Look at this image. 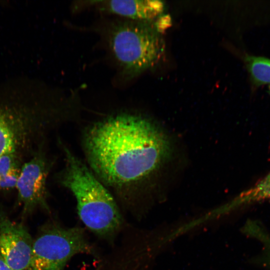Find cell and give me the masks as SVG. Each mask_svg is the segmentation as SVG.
<instances>
[{
  "label": "cell",
  "instance_id": "obj_1",
  "mask_svg": "<svg viewBox=\"0 0 270 270\" xmlns=\"http://www.w3.org/2000/svg\"><path fill=\"white\" fill-rule=\"evenodd\" d=\"M84 140L93 171L112 186L144 178L170 152V142L160 128L136 114H120L98 122L88 130Z\"/></svg>",
  "mask_w": 270,
  "mask_h": 270
},
{
  "label": "cell",
  "instance_id": "obj_2",
  "mask_svg": "<svg viewBox=\"0 0 270 270\" xmlns=\"http://www.w3.org/2000/svg\"><path fill=\"white\" fill-rule=\"evenodd\" d=\"M64 150L66 165L60 181L75 196L80 218L98 236L112 238L122 223L116 204L87 166L66 148Z\"/></svg>",
  "mask_w": 270,
  "mask_h": 270
},
{
  "label": "cell",
  "instance_id": "obj_3",
  "mask_svg": "<svg viewBox=\"0 0 270 270\" xmlns=\"http://www.w3.org/2000/svg\"><path fill=\"white\" fill-rule=\"evenodd\" d=\"M18 96H0V156L16 152L28 159L43 145L54 120L36 100Z\"/></svg>",
  "mask_w": 270,
  "mask_h": 270
},
{
  "label": "cell",
  "instance_id": "obj_4",
  "mask_svg": "<svg viewBox=\"0 0 270 270\" xmlns=\"http://www.w3.org/2000/svg\"><path fill=\"white\" fill-rule=\"evenodd\" d=\"M109 41L116 60L128 78L156 64L164 52L159 32L147 22H116L111 29Z\"/></svg>",
  "mask_w": 270,
  "mask_h": 270
},
{
  "label": "cell",
  "instance_id": "obj_5",
  "mask_svg": "<svg viewBox=\"0 0 270 270\" xmlns=\"http://www.w3.org/2000/svg\"><path fill=\"white\" fill-rule=\"evenodd\" d=\"M94 253L82 229L51 224L34 240L28 270H64L74 255Z\"/></svg>",
  "mask_w": 270,
  "mask_h": 270
},
{
  "label": "cell",
  "instance_id": "obj_6",
  "mask_svg": "<svg viewBox=\"0 0 270 270\" xmlns=\"http://www.w3.org/2000/svg\"><path fill=\"white\" fill-rule=\"evenodd\" d=\"M50 168L43 146L22 164L16 190L18 201L22 206L23 216L38 208L49 210L46 202V180Z\"/></svg>",
  "mask_w": 270,
  "mask_h": 270
},
{
  "label": "cell",
  "instance_id": "obj_7",
  "mask_svg": "<svg viewBox=\"0 0 270 270\" xmlns=\"http://www.w3.org/2000/svg\"><path fill=\"white\" fill-rule=\"evenodd\" d=\"M34 240L24 226L0 208V254L14 270H28Z\"/></svg>",
  "mask_w": 270,
  "mask_h": 270
},
{
  "label": "cell",
  "instance_id": "obj_8",
  "mask_svg": "<svg viewBox=\"0 0 270 270\" xmlns=\"http://www.w3.org/2000/svg\"><path fill=\"white\" fill-rule=\"evenodd\" d=\"M108 12L136 21L147 22L160 16L164 4L159 0H114L107 2Z\"/></svg>",
  "mask_w": 270,
  "mask_h": 270
},
{
  "label": "cell",
  "instance_id": "obj_9",
  "mask_svg": "<svg viewBox=\"0 0 270 270\" xmlns=\"http://www.w3.org/2000/svg\"><path fill=\"white\" fill-rule=\"evenodd\" d=\"M245 62L252 84L256 86L270 84V59L246 55Z\"/></svg>",
  "mask_w": 270,
  "mask_h": 270
},
{
  "label": "cell",
  "instance_id": "obj_10",
  "mask_svg": "<svg viewBox=\"0 0 270 270\" xmlns=\"http://www.w3.org/2000/svg\"><path fill=\"white\" fill-rule=\"evenodd\" d=\"M270 200V172L254 186L243 193L238 200L252 202Z\"/></svg>",
  "mask_w": 270,
  "mask_h": 270
},
{
  "label": "cell",
  "instance_id": "obj_11",
  "mask_svg": "<svg viewBox=\"0 0 270 270\" xmlns=\"http://www.w3.org/2000/svg\"><path fill=\"white\" fill-rule=\"evenodd\" d=\"M26 158L16 152H7L0 156V178L5 176L12 172L20 169L26 161Z\"/></svg>",
  "mask_w": 270,
  "mask_h": 270
},
{
  "label": "cell",
  "instance_id": "obj_12",
  "mask_svg": "<svg viewBox=\"0 0 270 270\" xmlns=\"http://www.w3.org/2000/svg\"><path fill=\"white\" fill-rule=\"evenodd\" d=\"M20 170H14L7 175L0 178V191H8L16 189Z\"/></svg>",
  "mask_w": 270,
  "mask_h": 270
},
{
  "label": "cell",
  "instance_id": "obj_13",
  "mask_svg": "<svg viewBox=\"0 0 270 270\" xmlns=\"http://www.w3.org/2000/svg\"><path fill=\"white\" fill-rule=\"evenodd\" d=\"M0 270H14L4 261L0 254Z\"/></svg>",
  "mask_w": 270,
  "mask_h": 270
}]
</instances>
